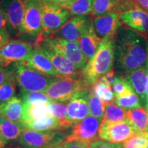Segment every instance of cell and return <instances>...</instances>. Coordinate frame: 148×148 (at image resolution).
<instances>
[{
	"label": "cell",
	"mask_w": 148,
	"mask_h": 148,
	"mask_svg": "<svg viewBox=\"0 0 148 148\" xmlns=\"http://www.w3.org/2000/svg\"><path fill=\"white\" fill-rule=\"evenodd\" d=\"M46 1L66 9L75 0H46Z\"/></svg>",
	"instance_id": "cell-41"
},
{
	"label": "cell",
	"mask_w": 148,
	"mask_h": 148,
	"mask_svg": "<svg viewBox=\"0 0 148 148\" xmlns=\"http://www.w3.org/2000/svg\"><path fill=\"white\" fill-rule=\"evenodd\" d=\"M58 148H64V147H63V146L61 145V146H60V147H58Z\"/></svg>",
	"instance_id": "cell-47"
},
{
	"label": "cell",
	"mask_w": 148,
	"mask_h": 148,
	"mask_svg": "<svg viewBox=\"0 0 148 148\" xmlns=\"http://www.w3.org/2000/svg\"><path fill=\"white\" fill-rule=\"evenodd\" d=\"M135 4L148 14V0H132Z\"/></svg>",
	"instance_id": "cell-43"
},
{
	"label": "cell",
	"mask_w": 148,
	"mask_h": 148,
	"mask_svg": "<svg viewBox=\"0 0 148 148\" xmlns=\"http://www.w3.org/2000/svg\"><path fill=\"white\" fill-rule=\"evenodd\" d=\"M13 77H14L13 70H10L6 67L0 66V85Z\"/></svg>",
	"instance_id": "cell-38"
},
{
	"label": "cell",
	"mask_w": 148,
	"mask_h": 148,
	"mask_svg": "<svg viewBox=\"0 0 148 148\" xmlns=\"http://www.w3.org/2000/svg\"><path fill=\"white\" fill-rule=\"evenodd\" d=\"M120 20L133 30L144 35L148 34V14L138 6L122 13Z\"/></svg>",
	"instance_id": "cell-19"
},
{
	"label": "cell",
	"mask_w": 148,
	"mask_h": 148,
	"mask_svg": "<svg viewBox=\"0 0 148 148\" xmlns=\"http://www.w3.org/2000/svg\"><path fill=\"white\" fill-rule=\"evenodd\" d=\"M16 148H20V147H16Z\"/></svg>",
	"instance_id": "cell-48"
},
{
	"label": "cell",
	"mask_w": 148,
	"mask_h": 148,
	"mask_svg": "<svg viewBox=\"0 0 148 148\" xmlns=\"http://www.w3.org/2000/svg\"><path fill=\"white\" fill-rule=\"evenodd\" d=\"M33 47L31 44L19 40H10L0 49V66L26 60Z\"/></svg>",
	"instance_id": "cell-10"
},
{
	"label": "cell",
	"mask_w": 148,
	"mask_h": 148,
	"mask_svg": "<svg viewBox=\"0 0 148 148\" xmlns=\"http://www.w3.org/2000/svg\"><path fill=\"white\" fill-rule=\"evenodd\" d=\"M111 86L115 97L125 95L129 92L134 91L123 74L116 75L115 79Z\"/></svg>",
	"instance_id": "cell-35"
},
{
	"label": "cell",
	"mask_w": 148,
	"mask_h": 148,
	"mask_svg": "<svg viewBox=\"0 0 148 148\" xmlns=\"http://www.w3.org/2000/svg\"><path fill=\"white\" fill-rule=\"evenodd\" d=\"M26 129L36 132L64 130V127L60 121L52 116H47L40 119L29 120L25 122Z\"/></svg>",
	"instance_id": "cell-24"
},
{
	"label": "cell",
	"mask_w": 148,
	"mask_h": 148,
	"mask_svg": "<svg viewBox=\"0 0 148 148\" xmlns=\"http://www.w3.org/2000/svg\"><path fill=\"white\" fill-rule=\"evenodd\" d=\"M7 143L3 140L2 138L0 136V148H6L5 146H6Z\"/></svg>",
	"instance_id": "cell-45"
},
{
	"label": "cell",
	"mask_w": 148,
	"mask_h": 148,
	"mask_svg": "<svg viewBox=\"0 0 148 148\" xmlns=\"http://www.w3.org/2000/svg\"><path fill=\"white\" fill-rule=\"evenodd\" d=\"M148 143V133L135 134L122 144V148H145Z\"/></svg>",
	"instance_id": "cell-36"
},
{
	"label": "cell",
	"mask_w": 148,
	"mask_h": 148,
	"mask_svg": "<svg viewBox=\"0 0 148 148\" xmlns=\"http://www.w3.org/2000/svg\"><path fill=\"white\" fill-rule=\"evenodd\" d=\"M114 62V38L102 40L97 52L82 71L83 79L91 87L101 77L113 70Z\"/></svg>",
	"instance_id": "cell-2"
},
{
	"label": "cell",
	"mask_w": 148,
	"mask_h": 148,
	"mask_svg": "<svg viewBox=\"0 0 148 148\" xmlns=\"http://www.w3.org/2000/svg\"><path fill=\"white\" fill-rule=\"evenodd\" d=\"M25 129V122H14L0 116V136L7 144L19 140Z\"/></svg>",
	"instance_id": "cell-22"
},
{
	"label": "cell",
	"mask_w": 148,
	"mask_h": 148,
	"mask_svg": "<svg viewBox=\"0 0 148 148\" xmlns=\"http://www.w3.org/2000/svg\"><path fill=\"white\" fill-rule=\"evenodd\" d=\"M0 116L14 122H24V103L18 97H14L0 105Z\"/></svg>",
	"instance_id": "cell-23"
},
{
	"label": "cell",
	"mask_w": 148,
	"mask_h": 148,
	"mask_svg": "<svg viewBox=\"0 0 148 148\" xmlns=\"http://www.w3.org/2000/svg\"><path fill=\"white\" fill-rule=\"evenodd\" d=\"M66 136L59 131L36 132L25 129L18 143L25 148H58L64 143Z\"/></svg>",
	"instance_id": "cell-6"
},
{
	"label": "cell",
	"mask_w": 148,
	"mask_h": 148,
	"mask_svg": "<svg viewBox=\"0 0 148 148\" xmlns=\"http://www.w3.org/2000/svg\"><path fill=\"white\" fill-rule=\"evenodd\" d=\"M13 71L21 92H44L57 77L40 73L22 62L15 63Z\"/></svg>",
	"instance_id": "cell-4"
},
{
	"label": "cell",
	"mask_w": 148,
	"mask_h": 148,
	"mask_svg": "<svg viewBox=\"0 0 148 148\" xmlns=\"http://www.w3.org/2000/svg\"><path fill=\"white\" fill-rule=\"evenodd\" d=\"M90 90L97 97L100 98L106 105L112 103L114 101L115 95L112 91L111 85L103 82L99 79L92 85Z\"/></svg>",
	"instance_id": "cell-28"
},
{
	"label": "cell",
	"mask_w": 148,
	"mask_h": 148,
	"mask_svg": "<svg viewBox=\"0 0 148 148\" xmlns=\"http://www.w3.org/2000/svg\"><path fill=\"white\" fill-rule=\"evenodd\" d=\"M147 73V66L127 73H123V76L130 85L135 93L139 97L140 101L145 108L146 106Z\"/></svg>",
	"instance_id": "cell-20"
},
{
	"label": "cell",
	"mask_w": 148,
	"mask_h": 148,
	"mask_svg": "<svg viewBox=\"0 0 148 148\" xmlns=\"http://www.w3.org/2000/svg\"><path fill=\"white\" fill-rule=\"evenodd\" d=\"M48 110L49 115L56 118L60 121L65 130L73 126L67 119V104L63 102L52 101L48 104Z\"/></svg>",
	"instance_id": "cell-26"
},
{
	"label": "cell",
	"mask_w": 148,
	"mask_h": 148,
	"mask_svg": "<svg viewBox=\"0 0 148 148\" xmlns=\"http://www.w3.org/2000/svg\"><path fill=\"white\" fill-rule=\"evenodd\" d=\"M127 116L136 134L148 133V117L147 112L143 108L140 107L127 110Z\"/></svg>",
	"instance_id": "cell-25"
},
{
	"label": "cell",
	"mask_w": 148,
	"mask_h": 148,
	"mask_svg": "<svg viewBox=\"0 0 148 148\" xmlns=\"http://www.w3.org/2000/svg\"><path fill=\"white\" fill-rule=\"evenodd\" d=\"M101 121L102 120L94 116H88L82 121L71 127V132L67 135L64 142L80 141L90 145L98 140Z\"/></svg>",
	"instance_id": "cell-8"
},
{
	"label": "cell",
	"mask_w": 148,
	"mask_h": 148,
	"mask_svg": "<svg viewBox=\"0 0 148 148\" xmlns=\"http://www.w3.org/2000/svg\"><path fill=\"white\" fill-rule=\"evenodd\" d=\"M21 99L25 105L49 104L52 101L44 92H21Z\"/></svg>",
	"instance_id": "cell-34"
},
{
	"label": "cell",
	"mask_w": 148,
	"mask_h": 148,
	"mask_svg": "<svg viewBox=\"0 0 148 148\" xmlns=\"http://www.w3.org/2000/svg\"><path fill=\"white\" fill-rule=\"evenodd\" d=\"M7 25H8V20H7L6 14L4 10L0 7V31L7 30Z\"/></svg>",
	"instance_id": "cell-40"
},
{
	"label": "cell",
	"mask_w": 148,
	"mask_h": 148,
	"mask_svg": "<svg viewBox=\"0 0 148 148\" xmlns=\"http://www.w3.org/2000/svg\"><path fill=\"white\" fill-rule=\"evenodd\" d=\"M92 23L96 34L101 41L114 38L122 27L120 15L114 12L93 18Z\"/></svg>",
	"instance_id": "cell-13"
},
{
	"label": "cell",
	"mask_w": 148,
	"mask_h": 148,
	"mask_svg": "<svg viewBox=\"0 0 148 148\" xmlns=\"http://www.w3.org/2000/svg\"><path fill=\"white\" fill-rule=\"evenodd\" d=\"M90 148H122L118 143H112L102 140H97L90 144Z\"/></svg>",
	"instance_id": "cell-37"
},
{
	"label": "cell",
	"mask_w": 148,
	"mask_h": 148,
	"mask_svg": "<svg viewBox=\"0 0 148 148\" xmlns=\"http://www.w3.org/2000/svg\"><path fill=\"white\" fill-rule=\"evenodd\" d=\"M16 82L14 76L0 85V105L7 102L14 97L16 92Z\"/></svg>",
	"instance_id": "cell-33"
},
{
	"label": "cell",
	"mask_w": 148,
	"mask_h": 148,
	"mask_svg": "<svg viewBox=\"0 0 148 148\" xmlns=\"http://www.w3.org/2000/svg\"><path fill=\"white\" fill-rule=\"evenodd\" d=\"M42 41L63 56L77 69L82 71L87 65L88 61L83 54L78 42L69 41L58 36L47 38Z\"/></svg>",
	"instance_id": "cell-7"
},
{
	"label": "cell",
	"mask_w": 148,
	"mask_h": 148,
	"mask_svg": "<svg viewBox=\"0 0 148 148\" xmlns=\"http://www.w3.org/2000/svg\"><path fill=\"white\" fill-rule=\"evenodd\" d=\"M36 47L40 49L48 57L54 68L62 77H71L73 79L82 78L80 70L77 69L73 64L63 56L54 50L44 41L36 43Z\"/></svg>",
	"instance_id": "cell-11"
},
{
	"label": "cell",
	"mask_w": 148,
	"mask_h": 148,
	"mask_svg": "<svg viewBox=\"0 0 148 148\" xmlns=\"http://www.w3.org/2000/svg\"><path fill=\"white\" fill-rule=\"evenodd\" d=\"M22 63L45 75L62 77L56 70L47 56L38 47H33L26 60L22 62Z\"/></svg>",
	"instance_id": "cell-16"
},
{
	"label": "cell",
	"mask_w": 148,
	"mask_h": 148,
	"mask_svg": "<svg viewBox=\"0 0 148 148\" xmlns=\"http://www.w3.org/2000/svg\"><path fill=\"white\" fill-rule=\"evenodd\" d=\"M42 31V14L40 0H27L20 32L38 37Z\"/></svg>",
	"instance_id": "cell-12"
},
{
	"label": "cell",
	"mask_w": 148,
	"mask_h": 148,
	"mask_svg": "<svg viewBox=\"0 0 148 148\" xmlns=\"http://www.w3.org/2000/svg\"><path fill=\"white\" fill-rule=\"evenodd\" d=\"M136 134L128 119L120 123L101 122L99 129V138L112 143H124Z\"/></svg>",
	"instance_id": "cell-9"
},
{
	"label": "cell",
	"mask_w": 148,
	"mask_h": 148,
	"mask_svg": "<svg viewBox=\"0 0 148 148\" xmlns=\"http://www.w3.org/2000/svg\"><path fill=\"white\" fill-rule=\"evenodd\" d=\"M9 39L10 37L8 31H0V49L9 41Z\"/></svg>",
	"instance_id": "cell-42"
},
{
	"label": "cell",
	"mask_w": 148,
	"mask_h": 148,
	"mask_svg": "<svg viewBox=\"0 0 148 148\" xmlns=\"http://www.w3.org/2000/svg\"><path fill=\"white\" fill-rule=\"evenodd\" d=\"M146 111H147V117H148V106L146 108Z\"/></svg>",
	"instance_id": "cell-46"
},
{
	"label": "cell",
	"mask_w": 148,
	"mask_h": 148,
	"mask_svg": "<svg viewBox=\"0 0 148 148\" xmlns=\"http://www.w3.org/2000/svg\"><path fill=\"white\" fill-rule=\"evenodd\" d=\"M146 45H147V70H148V37L146 38ZM148 106V73H147V84L146 88V106L145 108Z\"/></svg>",
	"instance_id": "cell-44"
},
{
	"label": "cell",
	"mask_w": 148,
	"mask_h": 148,
	"mask_svg": "<svg viewBox=\"0 0 148 148\" xmlns=\"http://www.w3.org/2000/svg\"><path fill=\"white\" fill-rule=\"evenodd\" d=\"M90 16H75L69 20L58 32L60 38L71 42H78Z\"/></svg>",
	"instance_id": "cell-21"
},
{
	"label": "cell",
	"mask_w": 148,
	"mask_h": 148,
	"mask_svg": "<svg viewBox=\"0 0 148 148\" xmlns=\"http://www.w3.org/2000/svg\"><path fill=\"white\" fill-rule=\"evenodd\" d=\"M90 88L82 78L57 77L49 85L44 93L51 100L58 102L69 101L79 94L90 90Z\"/></svg>",
	"instance_id": "cell-3"
},
{
	"label": "cell",
	"mask_w": 148,
	"mask_h": 148,
	"mask_svg": "<svg viewBox=\"0 0 148 148\" xmlns=\"http://www.w3.org/2000/svg\"><path fill=\"white\" fill-rule=\"evenodd\" d=\"M90 90L79 94L67 103V119L73 125L82 121L90 114L87 101Z\"/></svg>",
	"instance_id": "cell-18"
},
{
	"label": "cell",
	"mask_w": 148,
	"mask_h": 148,
	"mask_svg": "<svg viewBox=\"0 0 148 148\" xmlns=\"http://www.w3.org/2000/svg\"><path fill=\"white\" fill-rule=\"evenodd\" d=\"M49 116L48 104L38 103L34 105L24 104V122L40 119Z\"/></svg>",
	"instance_id": "cell-29"
},
{
	"label": "cell",
	"mask_w": 148,
	"mask_h": 148,
	"mask_svg": "<svg viewBox=\"0 0 148 148\" xmlns=\"http://www.w3.org/2000/svg\"><path fill=\"white\" fill-rule=\"evenodd\" d=\"M132 0H93L91 16L93 18L109 13H122L136 7Z\"/></svg>",
	"instance_id": "cell-14"
},
{
	"label": "cell",
	"mask_w": 148,
	"mask_h": 148,
	"mask_svg": "<svg viewBox=\"0 0 148 148\" xmlns=\"http://www.w3.org/2000/svg\"><path fill=\"white\" fill-rule=\"evenodd\" d=\"M27 0H1V8L4 10L8 25L13 32H20Z\"/></svg>",
	"instance_id": "cell-15"
},
{
	"label": "cell",
	"mask_w": 148,
	"mask_h": 148,
	"mask_svg": "<svg viewBox=\"0 0 148 148\" xmlns=\"http://www.w3.org/2000/svg\"><path fill=\"white\" fill-rule=\"evenodd\" d=\"M114 103L124 110H127L141 107L139 97L134 91L129 92L125 95L115 97Z\"/></svg>",
	"instance_id": "cell-32"
},
{
	"label": "cell",
	"mask_w": 148,
	"mask_h": 148,
	"mask_svg": "<svg viewBox=\"0 0 148 148\" xmlns=\"http://www.w3.org/2000/svg\"><path fill=\"white\" fill-rule=\"evenodd\" d=\"M101 42V40L96 34L92 23V18L90 17L78 41L79 47L88 62L97 52Z\"/></svg>",
	"instance_id": "cell-17"
},
{
	"label": "cell",
	"mask_w": 148,
	"mask_h": 148,
	"mask_svg": "<svg viewBox=\"0 0 148 148\" xmlns=\"http://www.w3.org/2000/svg\"><path fill=\"white\" fill-rule=\"evenodd\" d=\"M87 101L90 116L102 120L104 116L106 107V104L103 103V101L100 98L97 97L91 90H90L87 97Z\"/></svg>",
	"instance_id": "cell-30"
},
{
	"label": "cell",
	"mask_w": 148,
	"mask_h": 148,
	"mask_svg": "<svg viewBox=\"0 0 148 148\" xmlns=\"http://www.w3.org/2000/svg\"><path fill=\"white\" fill-rule=\"evenodd\" d=\"M42 14V31L40 34L50 36L59 30L71 20V14L66 9L50 3L46 0H40Z\"/></svg>",
	"instance_id": "cell-5"
},
{
	"label": "cell",
	"mask_w": 148,
	"mask_h": 148,
	"mask_svg": "<svg viewBox=\"0 0 148 148\" xmlns=\"http://www.w3.org/2000/svg\"><path fill=\"white\" fill-rule=\"evenodd\" d=\"M145 35L127 27H121L114 38L116 68L123 73L147 66Z\"/></svg>",
	"instance_id": "cell-1"
},
{
	"label": "cell",
	"mask_w": 148,
	"mask_h": 148,
	"mask_svg": "<svg viewBox=\"0 0 148 148\" xmlns=\"http://www.w3.org/2000/svg\"><path fill=\"white\" fill-rule=\"evenodd\" d=\"M127 119V111L124 109L114 103L106 105L104 116L101 122L114 123L125 121Z\"/></svg>",
	"instance_id": "cell-27"
},
{
	"label": "cell",
	"mask_w": 148,
	"mask_h": 148,
	"mask_svg": "<svg viewBox=\"0 0 148 148\" xmlns=\"http://www.w3.org/2000/svg\"><path fill=\"white\" fill-rule=\"evenodd\" d=\"M62 145L64 148H90L88 144L80 141L64 142Z\"/></svg>",
	"instance_id": "cell-39"
},
{
	"label": "cell",
	"mask_w": 148,
	"mask_h": 148,
	"mask_svg": "<svg viewBox=\"0 0 148 148\" xmlns=\"http://www.w3.org/2000/svg\"><path fill=\"white\" fill-rule=\"evenodd\" d=\"M93 0H75L66 10L69 11L73 17L79 16H86L91 13Z\"/></svg>",
	"instance_id": "cell-31"
}]
</instances>
